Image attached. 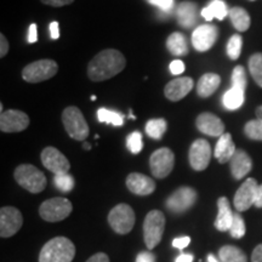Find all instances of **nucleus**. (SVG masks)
I'll use <instances>...</instances> for the list:
<instances>
[{
	"mask_svg": "<svg viewBox=\"0 0 262 262\" xmlns=\"http://www.w3.org/2000/svg\"><path fill=\"white\" fill-rule=\"evenodd\" d=\"M126 61L120 51L107 49L95 56L88 66V75L93 81H103L119 74L125 68Z\"/></svg>",
	"mask_w": 262,
	"mask_h": 262,
	"instance_id": "nucleus-1",
	"label": "nucleus"
},
{
	"mask_svg": "<svg viewBox=\"0 0 262 262\" xmlns=\"http://www.w3.org/2000/svg\"><path fill=\"white\" fill-rule=\"evenodd\" d=\"M75 256L73 242L66 237L52 238L44 245L39 262H72Z\"/></svg>",
	"mask_w": 262,
	"mask_h": 262,
	"instance_id": "nucleus-2",
	"label": "nucleus"
},
{
	"mask_svg": "<svg viewBox=\"0 0 262 262\" xmlns=\"http://www.w3.org/2000/svg\"><path fill=\"white\" fill-rule=\"evenodd\" d=\"M16 182L25 188L26 191L34 193H40L47 187V178L38 168L31 164H22L16 168L14 172Z\"/></svg>",
	"mask_w": 262,
	"mask_h": 262,
	"instance_id": "nucleus-3",
	"label": "nucleus"
},
{
	"mask_svg": "<svg viewBox=\"0 0 262 262\" xmlns=\"http://www.w3.org/2000/svg\"><path fill=\"white\" fill-rule=\"evenodd\" d=\"M62 122L64 129L72 139L77 141H84L89 136L90 129L86 120L78 107H67L62 113Z\"/></svg>",
	"mask_w": 262,
	"mask_h": 262,
	"instance_id": "nucleus-4",
	"label": "nucleus"
},
{
	"mask_svg": "<svg viewBox=\"0 0 262 262\" xmlns=\"http://www.w3.org/2000/svg\"><path fill=\"white\" fill-rule=\"evenodd\" d=\"M165 228V216L160 210H152L143 222V238L146 247L152 250L160 243Z\"/></svg>",
	"mask_w": 262,
	"mask_h": 262,
	"instance_id": "nucleus-5",
	"label": "nucleus"
},
{
	"mask_svg": "<svg viewBox=\"0 0 262 262\" xmlns=\"http://www.w3.org/2000/svg\"><path fill=\"white\" fill-rule=\"evenodd\" d=\"M73 206L67 198H51L45 201L39 208V214L42 220L48 222H58L71 215Z\"/></svg>",
	"mask_w": 262,
	"mask_h": 262,
	"instance_id": "nucleus-6",
	"label": "nucleus"
},
{
	"mask_svg": "<svg viewBox=\"0 0 262 262\" xmlns=\"http://www.w3.org/2000/svg\"><path fill=\"white\" fill-rule=\"evenodd\" d=\"M108 222L118 234H127L135 225V212L127 204H118L108 215Z\"/></svg>",
	"mask_w": 262,
	"mask_h": 262,
	"instance_id": "nucleus-7",
	"label": "nucleus"
},
{
	"mask_svg": "<svg viewBox=\"0 0 262 262\" xmlns=\"http://www.w3.org/2000/svg\"><path fill=\"white\" fill-rule=\"evenodd\" d=\"M58 66L52 60H39L26 66L22 71V78L28 83H40L55 77Z\"/></svg>",
	"mask_w": 262,
	"mask_h": 262,
	"instance_id": "nucleus-8",
	"label": "nucleus"
},
{
	"mask_svg": "<svg viewBox=\"0 0 262 262\" xmlns=\"http://www.w3.org/2000/svg\"><path fill=\"white\" fill-rule=\"evenodd\" d=\"M173 165H175V156H173L172 150L166 147L157 149L149 158L150 171L157 179H164L170 175Z\"/></svg>",
	"mask_w": 262,
	"mask_h": 262,
	"instance_id": "nucleus-9",
	"label": "nucleus"
},
{
	"mask_svg": "<svg viewBox=\"0 0 262 262\" xmlns=\"http://www.w3.org/2000/svg\"><path fill=\"white\" fill-rule=\"evenodd\" d=\"M24 225L21 211L14 206H4L0 210V235L9 238L15 235Z\"/></svg>",
	"mask_w": 262,
	"mask_h": 262,
	"instance_id": "nucleus-10",
	"label": "nucleus"
},
{
	"mask_svg": "<svg viewBox=\"0 0 262 262\" xmlns=\"http://www.w3.org/2000/svg\"><path fill=\"white\" fill-rule=\"evenodd\" d=\"M198 194L194 189L191 187H180L169 196L168 201H166V208L170 211L176 212V214H181V212L187 211L188 209H191L194 203L196 202Z\"/></svg>",
	"mask_w": 262,
	"mask_h": 262,
	"instance_id": "nucleus-11",
	"label": "nucleus"
},
{
	"mask_svg": "<svg viewBox=\"0 0 262 262\" xmlns=\"http://www.w3.org/2000/svg\"><path fill=\"white\" fill-rule=\"evenodd\" d=\"M189 164L195 171H203L209 166L211 159V147L206 140L199 139L189 148Z\"/></svg>",
	"mask_w": 262,
	"mask_h": 262,
	"instance_id": "nucleus-12",
	"label": "nucleus"
},
{
	"mask_svg": "<svg viewBox=\"0 0 262 262\" xmlns=\"http://www.w3.org/2000/svg\"><path fill=\"white\" fill-rule=\"evenodd\" d=\"M219 29L214 25H201L192 34V45L196 51L205 52L214 47L217 40Z\"/></svg>",
	"mask_w": 262,
	"mask_h": 262,
	"instance_id": "nucleus-13",
	"label": "nucleus"
},
{
	"mask_svg": "<svg viewBox=\"0 0 262 262\" xmlns=\"http://www.w3.org/2000/svg\"><path fill=\"white\" fill-rule=\"evenodd\" d=\"M258 188V183L255 179L250 178L245 180V182L238 188L234 195V206L238 212L245 211L255 205L256 193Z\"/></svg>",
	"mask_w": 262,
	"mask_h": 262,
	"instance_id": "nucleus-14",
	"label": "nucleus"
},
{
	"mask_svg": "<svg viewBox=\"0 0 262 262\" xmlns=\"http://www.w3.org/2000/svg\"><path fill=\"white\" fill-rule=\"evenodd\" d=\"M29 118L25 112L9 110L0 114V130L2 133H19L27 129Z\"/></svg>",
	"mask_w": 262,
	"mask_h": 262,
	"instance_id": "nucleus-15",
	"label": "nucleus"
},
{
	"mask_svg": "<svg viewBox=\"0 0 262 262\" xmlns=\"http://www.w3.org/2000/svg\"><path fill=\"white\" fill-rule=\"evenodd\" d=\"M41 163L49 171L57 173H66L70 171L71 164L66 157L57 148L47 147L41 152Z\"/></svg>",
	"mask_w": 262,
	"mask_h": 262,
	"instance_id": "nucleus-16",
	"label": "nucleus"
},
{
	"mask_svg": "<svg viewBox=\"0 0 262 262\" xmlns=\"http://www.w3.org/2000/svg\"><path fill=\"white\" fill-rule=\"evenodd\" d=\"M193 79L188 77H181L176 78L165 85L164 88V94L168 100L172 101V102H178V101L182 100L183 97L187 96L189 91L193 89Z\"/></svg>",
	"mask_w": 262,
	"mask_h": 262,
	"instance_id": "nucleus-17",
	"label": "nucleus"
},
{
	"mask_svg": "<svg viewBox=\"0 0 262 262\" xmlns=\"http://www.w3.org/2000/svg\"><path fill=\"white\" fill-rule=\"evenodd\" d=\"M195 124L198 130L205 134V135L220 137L225 134V124L222 123L220 118L216 117L212 113L205 112L199 114L195 120Z\"/></svg>",
	"mask_w": 262,
	"mask_h": 262,
	"instance_id": "nucleus-18",
	"label": "nucleus"
},
{
	"mask_svg": "<svg viewBox=\"0 0 262 262\" xmlns=\"http://www.w3.org/2000/svg\"><path fill=\"white\" fill-rule=\"evenodd\" d=\"M126 187L134 194L148 195L155 192L156 182L143 173L131 172L126 178Z\"/></svg>",
	"mask_w": 262,
	"mask_h": 262,
	"instance_id": "nucleus-19",
	"label": "nucleus"
},
{
	"mask_svg": "<svg viewBox=\"0 0 262 262\" xmlns=\"http://www.w3.org/2000/svg\"><path fill=\"white\" fill-rule=\"evenodd\" d=\"M231 172L235 180H242L251 171L253 162L249 155L243 149L235 150L234 156L232 157L231 162Z\"/></svg>",
	"mask_w": 262,
	"mask_h": 262,
	"instance_id": "nucleus-20",
	"label": "nucleus"
},
{
	"mask_svg": "<svg viewBox=\"0 0 262 262\" xmlns=\"http://www.w3.org/2000/svg\"><path fill=\"white\" fill-rule=\"evenodd\" d=\"M199 10L198 5L193 2L180 3L176 10V17L180 26L185 28H192L198 22Z\"/></svg>",
	"mask_w": 262,
	"mask_h": 262,
	"instance_id": "nucleus-21",
	"label": "nucleus"
},
{
	"mask_svg": "<svg viewBox=\"0 0 262 262\" xmlns=\"http://www.w3.org/2000/svg\"><path fill=\"white\" fill-rule=\"evenodd\" d=\"M217 217L215 220V227L220 232L229 231L232 222H233L234 212H232L231 205H229L228 199L226 196H221L217 201Z\"/></svg>",
	"mask_w": 262,
	"mask_h": 262,
	"instance_id": "nucleus-22",
	"label": "nucleus"
},
{
	"mask_svg": "<svg viewBox=\"0 0 262 262\" xmlns=\"http://www.w3.org/2000/svg\"><path fill=\"white\" fill-rule=\"evenodd\" d=\"M235 146L233 140H232L231 134L225 133L224 135L219 137L217 143L215 147V158L219 160L221 164H225L227 162H231L232 157L235 153Z\"/></svg>",
	"mask_w": 262,
	"mask_h": 262,
	"instance_id": "nucleus-23",
	"label": "nucleus"
},
{
	"mask_svg": "<svg viewBox=\"0 0 262 262\" xmlns=\"http://www.w3.org/2000/svg\"><path fill=\"white\" fill-rule=\"evenodd\" d=\"M221 83V78L215 73H206L202 75L196 84V93L203 98L211 96L219 89Z\"/></svg>",
	"mask_w": 262,
	"mask_h": 262,
	"instance_id": "nucleus-24",
	"label": "nucleus"
},
{
	"mask_svg": "<svg viewBox=\"0 0 262 262\" xmlns=\"http://www.w3.org/2000/svg\"><path fill=\"white\" fill-rule=\"evenodd\" d=\"M228 12L229 10L224 0H211V2L209 3V5L205 6V8L202 10L201 14L203 16V18L206 19L208 22H210L214 18H217L222 21L226 16H228Z\"/></svg>",
	"mask_w": 262,
	"mask_h": 262,
	"instance_id": "nucleus-25",
	"label": "nucleus"
},
{
	"mask_svg": "<svg viewBox=\"0 0 262 262\" xmlns=\"http://www.w3.org/2000/svg\"><path fill=\"white\" fill-rule=\"evenodd\" d=\"M166 48L175 56H185L188 54V41L187 38L182 33L175 32L169 35L166 40Z\"/></svg>",
	"mask_w": 262,
	"mask_h": 262,
	"instance_id": "nucleus-26",
	"label": "nucleus"
},
{
	"mask_svg": "<svg viewBox=\"0 0 262 262\" xmlns=\"http://www.w3.org/2000/svg\"><path fill=\"white\" fill-rule=\"evenodd\" d=\"M228 16L231 18L232 25L234 26V28L237 31L245 32L250 27V16H249L248 11L245 9L239 8V6L229 9Z\"/></svg>",
	"mask_w": 262,
	"mask_h": 262,
	"instance_id": "nucleus-27",
	"label": "nucleus"
},
{
	"mask_svg": "<svg viewBox=\"0 0 262 262\" xmlns=\"http://www.w3.org/2000/svg\"><path fill=\"white\" fill-rule=\"evenodd\" d=\"M244 93L245 91L237 89L232 86L231 89L227 90L222 97V103L229 111H235L241 108L244 103Z\"/></svg>",
	"mask_w": 262,
	"mask_h": 262,
	"instance_id": "nucleus-28",
	"label": "nucleus"
},
{
	"mask_svg": "<svg viewBox=\"0 0 262 262\" xmlns=\"http://www.w3.org/2000/svg\"><path fill=\"white\" fill-rule=\"evenodd\" d=\"M219 257L222 262H248L247 255L242 249L234 245H225L219 250Z\"/></svg>",
	"mask_w": 262,
	"mask_h": 262,
	"instance_id": "nucleus-29",
	"label": "nucleus"
},
{
	"mask_svg": "<svg viewBox=\"0 0 262 262\" xmlns=\"http://www.w3.org/2000/svg\"><path fill=\"white\" fill-rule=\"evenodd\" d=\"M168 123L163 118L158 119H150L146 124V133L150 139L153 140H162V137L165 134Z\"/></svg>",
	"mask_w": 262,
	"mask_h": 262,
	"instance_id": "nucleus-30",
	"label": "nucleus"
},
{
	"mask_svg": "<svg viewBox=\"0 0 262 262\" xmlns=\"http://www.w3.org/2000/svg\"><path fill=\"white\" fill-rule=\"evenodd\" d=\"M97 119L100 123L112 124L114 126H122L124 124V117L122 114L107 110V108H100L97 111Z\"/></svg>",
	"mask_w": 262,
	"mask_h": 262,
	"instance_id": "nucleus-31",
	"label": "nucleus"
},
{
	"mask_svg": "<svg viewBox=\"0 0 262 262\" xmlns=\"http://www.w3.org/2000/svg\"><path fill=\"white\" fill-rule=\"evenodd\" d=\"M249 71L258 86L262 88V54H254L249 60Z\"/></svg>",
	"mask_w": 262,
	"mask_h": 262,
	"instance_id": "nucleus-32",
	"label": "nucleus"
},
{
	"mask_svg": "<svg viewBox=\"0 0 262 262\" xmlns=\"http://www.w3.org/2000/svg\"><path fill=\"white\" fill-rule=\"evenodd\" d=\"M54 185L58 191L68 193L74 188V179L68 172L57 173L54 178Z\"/></svg>",
	"mask_w": 262,
	"mask_h": 262,
	"instance_id": "nucleus-33",
	"label": "nucleus"
},
{
	"mask_svg": "<svg viewBox=\"0 0 262 262\" xmlns=\"http://www.w3.org/2000/svg\"><path fill=\"white\" fill-rule=\"evenodd\" d=\"M244 133L250 140L262 141V120L254 119L245 124Z\"/></svg>",
	"mask_w": 262,
	"mask_h": 262,
	"instance_id": "nucleus-34",
	"label": "nucleus"
},
{
	"mask_svg": "<svg viewBox=\"0 0 262 262\" xmlns=\"http://www.w3.org/2000/svg\"><path fill=\"white\" fill-rule=\"evenodd\" d=\"M242 45H243V39L241 35H232L227 42V55L231 60H238L242 52Z\"/></svg>",
	"mask_w": 262,
	"mask_h": 262,
	"instance_id": "nucleus-35",
	"label": "nucleus"
},
{
	"mask_svg": "<svg viewBox=\"0 0 262 262\" xmlns=\"http://www.w3.org/2000/svg\"><path fill=\"white\" fill-rule=\"evenodd\" d=\"M126 147L133 155H137L143 148V141H142V134L139 131H134L131 133L126 139Z\"/></svg>",
	"mask_w": 262,
	"mask_h": 262,
	"instance_id": "nucleus-36",
	"label": "nucleus"
},
{
	"mask_svg": "<svg viewBox=\"0 0 262 262\" xmlns=\"http://www.w3.org/2000/svg\"><path fill=\"white\" fill-rule=\"evenodd\" d=\"M232 86L245 91V88H247V73H245L244 67H242V66H237L232 72Z\"/></svg>",
	"mask_w": 262,
	"mask_h": 262,
	"instance_id": "nucleus-37",
	"label": "nucleus"
},
{
	"mask_svg": "<svg viewBox=\"0 0 262 262\" xmlns=\"http://www.w3.org/2000/svg\"><path fill=\"white\" fill-rule=\"evenodd\" d=\"M229 233L235 239H239L244 237L245 234V224L243 217L239 212H234L233 222H232L231 228H229Z\"/></svg>",
	"mask_w": 262,
	"mask_h": 262,
	"instance_id": "nucleus-38",
	"label": "nucleus"
},
{
	"mask_svg": "<svg viewBox=\"0 0 262 262\" xmlns=\"http://www.w3.org/2000/svg\"><path fill=\"white\" fill-rule=\"evenodd\" d=\"M150 5L156 6V8H158L163 14L168 15L171 12V10L173 8V0H155Z\"/></svg>",
	"mask_w": 262,
	"mask_h": 262,
	"instance_id": "nucleus-39",
	"label": "nucleus"
},
{
	"mask_svg": "<svg viewBox=\"0 0 262 262\" xmlns=\"http://www.w3.org/2000/svg\"><path fill=\"white\" fill-rule=\"evenodd\" d=\"M169 68H170V72H171L173 75L182 74L183 72H185V63H183L181 60H175L170 63Z\"/></svg>",
	"mask_w": 262,
	"mask_h": 262,
	"instance_id": "nucleus-40",
	"label": "nucleus"
},
{
	"mask_svg": "<svg viewBox=\"0 0 262 262\" xmlns=\"http://www.w3.org/2000/svg\"><path fill=\"white\" fill-rule=\"evenodd\" d=\"M191 243V238L187 237H180V238H175L172 241V247L178 248V249H185L187 245Z\"/></svg>",
	"mask_w": 262,
	"mask_h": 262,
	"instance_id": "nucleus-41",
	"label": "nucleus"
},
{
	"mask_svg": "<svg viewBox=\"0 0 262 262\" xmlns=\"http://www.w3.org/2000/svg\"><path fill=\"white\" fill-rule=\"evenodd\" d=\"M40 2L45 5L55 6V8H61V6L72 4L74 0H40Z\"/></svg>",
	"mask_w": 262,
	"mask_h": 262,
	"instance_id": "nucleus-42",
	"label": "nucleus"
},
{
	"mask_svg": "<svg viewBox=\"0 0 262 262\" xmlns=\"http://www.w3.org/2000/svg\"><path fill=\"white\" fill-rule=\"evenodd\" d=\"M136 262H156V256L150 251H141L137 255Z\"/></svg>",
	"mask_w": 262,
	"mask_h": 262,
	"instance_id": "nucleus-43",
	"label": "nucleus"
},
{
	"mask_svg": "<svg viewBox=\"0 0 262 262\" xmlns=\"http://www.w3.org/2000/svg\"><path fill=\"white\" fill-rule=\"evenodd\" d=\"M27 40L29 44H33V42H37L38 40V34H37V25L32 24L29 26L28 29V38Z\"/></svg>",
	"mask_w": 262,
	"mask_h": 262,
	"instance_id": "nucleus-44",
	"label": "nucleus"
},
{
	"mask_svg": "<svg viewBox=\"0 0 262 262\" xmlns=\"http://www.w3.org/2000/svg\"><path fill=\"white\" fill-rule=\"evenodd\" d=\"M9 51V42L4 34H0V57H4Z\"/></svg>",
	"mask_w": 262,
	"mask_h": 262,
	"instance_id": "nucleus-45",
	"label": "nucleus"
},
{
	"mask_svg": "<svg viewBox=\"0 0 262 262\" xmlns=\"http://www.w3.org/2000/svg\"><path fill=\"white\" fill-rule=\"evenodd\" d=\"M86 262H110V257L104 253H97L93 255L90 258H88Z\"/></svg>",
	"mask_w": 262,
	"mask_h": 262,
	"instance_id": "nucleus-46",
	"label": "nucleus"
},
{
	"mask_svg": "<svg viewBox=\"0 0 262 262\" xmlns=\"http://www.w3.org/2000/svg\"><path fill=\"white\" fill-rule=\"evenodd\" d=\"M251 262H262V244H258L254 249L253 255H251Z\"/></svg>",
	"mask_w": 262,
	"mask_h": 262,
	"instance_id": "nucleus-47",
	"label": "nucleus"
},
{
	"mask_svg": "<svg viewBox=\"0 0 262 262\" xmlns=\"http://www.w3.org/2000/svg\"><path fill=\"white\" fill-rule=\"evenodd\" d=\"M50 35L51 39L56 40V39L60 38V29H58V22L54 21L50 24Z\"/></svg>",
	"mask_w": 262,
	"mask_h": 262,
	"instance_id": "nucleus-48",
	"label": "nucleus"
},
{
	"mask_svg": "<svg viewBox=\"0 0 262 262\" xmlns=\"http://www.w3.org/2000/svg\"><path fill=\"white\" fill-rule=\"evenodd\" d=\"M255 206L256 208H262V185H258L256 199H255Z\"/></svg>",
	"mask_w": 262,
	"mask_h": 262,
	"instance_id": "nucleus-49",
	"label": "nucleus"
},
{
	"mask_svg": "<svg viewBox=\"0 0 262 262\" xmlns=\"http://www.w3.org/2000/svg\"><path fill=\"white\" fill-rule=\"evenodd\" d=\"M193 258L194 257L192 254H181L175 262H193Z\"/></svg>",
	"mask_w": 262,
	"mask_h": 262,
	"instance_id": "nucleus-50",
	"label": "nucleus"
},
{
	"mask_svg": "<svg viewBox=\"0 0 262 262\" xmlns=\"http://www.w3.org/2000/svg\"><path fill=\"white\" fill-rule=\"evenodd\" d=\"M256 118L262 120V106H258L256 108Z\"/></svg>",
	"mask_w": 262,
	"mask_h": 262,
	"instance_id": "nucleus-51",
	"label": "nucleus"
},
{
	"mask_svg": "<svg viewBox=\"0 0 262 262\" xmlns=\"http://www.w3.org/2000/svg\"><path fill=\"white\" fill-rule=\"evenodd\" d=\"M208 262H220L219 260H216V257L212 254L208 255Z\"/></svg>",
	"mask_w": 262,
	"mask_h": 262,
	"instance_id": "nucleus-52",
	"label": "nucleus"
},
{
	"mask_svg": "<svg viewBox=\"0 0 262 262\" xmlns=\"http://www.w3.org/2000/svg\"><path fill=\"white\" fill-rule=\"evenodd\" d=\"M83 147H84V148L86 149V150H89V149L91 148V146H90L88 142H83Z\"/></svg>",
	"mask_w": 262,
	"mask_h": 262,
	"instance_id": "nucleus-53",
	"label": "nucleus"
},
{
	"mask_svg": "<svg viewBox=\"0 0 262 262\" xmlns=\"http://www.w3.org/2000/svg\"><path fill=\"white\" fill-rule=\"evenodd\" d=\"M96 100V96H91V101H95Z\"/></svg>",
	"mask_w": 262,
	"mask_h": 262,
	"instance_id": "nucleus-54",
	"label": "nucleus"
},
{
	"mask_svg": "<svg viewBox=\"0 0 262 262\" xmlns=\"http://www.w3.org/2000/svg\"><path fill=\"white\" fill-rule=\"evenodd\" d=\"M146 2H148V3H149V4H152V3H153V2H155V0H146Z\"/></svg>",
	"mask_w": 262,
	"mask_h": 262,
	"instance_id": "nucleus-55",
	"label": "nucleus"
}]
</instances>
